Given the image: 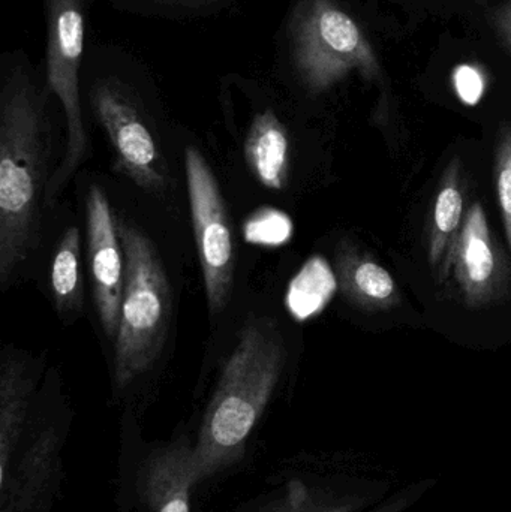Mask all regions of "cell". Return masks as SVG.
Listing matches in <instances>:
<instances>
[{
	"label": "cell",
	"instance_id": "1",
	"mask_svg": "<svg viewBox=\"0 0 511 512\" xmlns=\"http://www.w3.org/2000/svg\"><path fill=\"white\" fill-rule=\"evenodd\" d=\"M42 92L24 63L3 77L0 92V285H11L41 236V200L48 156Z\"/></svg>",
	"mask_w": 511,
	"mask_h": 512
},
{
	"label": "cell",
	"instance_id": "2",
	"mask_svg": "<svg viewBox=\"0 0 511 512\" xmlns=\"http://www.w3.org/2000/svg\"><path fill=\"white\" fill-rule=\"evenodd\" d=\"M285 364L281 333L270 319H249L222 369L192 447L195 483L240 459L272 399Z\"/></svg>",
	"mask_w": 511,
	"mask_h": 512
},
{
	"label": "cell",
	"instance_id": "3",
	"mask_svg": "<svg viewBox=\"0 0 511 512\" xmlns=\"http://www.w3.org/2000/svg\"><path fill=\"white\" fill-rule=\"evenodd\" d=\"M125 252V291L114 342V381L125 390L152 369L170 331L173 298L155 246L134 225L117 219Z\"/></svg>",
	"mask_w": 511,
	"mask_h": 512
},
{
	"label": "cell",
	"instance_id": "4",
	"mask_svg": "<svg viewBox=\"0 0 511 512\" xmlns=\"http://www.w3.org/2000/svg\"><path fill=\"white\" fill-rule=\"evenodd\" d=\"M290 44L294 68L309 92H326L351 72L366 80L380 77L374 48L335 0H302L290 20Z\"/></svg>",
	"mask_w": 511,
	"mask_h": 512
},
{
	"label": "cell",
	"instance_id": "5",
	"mask_svg": "<svg viewBox=\"0 0 511 512\" xmlns=\"http://www.w3.org/2000/svg\"><path fill=\"white\" fill-rule=\"evenodd\" d=\"M86 0H44L47 27V87L57 96L68 128L65 158L47 182L45 204L62 192L87 153L80 102V69L86 38Z\"/></svg>",
	"mask_w": 511,
	"mask_h": 512
},
{
	"label": "cell",
	"instance_id": "6",
	"mask_svg": "<svg viewBox=\"0 0 511 512\" xmlns=\"http://www.w3.org/2000/svg\"><path fill=\"white\" fill-rule=\"evenodd\" d=\"M186 182L195 242L203 270L207 304L213 316L227 307L233 291V230L218 180L195 147L185 153Z\"/></svg>",
	"mask_w": 511,
	"mask_h": 512
},
{
	"label": "cell",
	"instance_id": "7",
	"mask_svg": "<svg viewBox=\"0 0 511 512\" xmlns=\"http://www.w3.org/2000/svg\"><path fill=\"white\" fill-rule=\"evenodd\" d=\"M90 104L113 146L117 170L150 194L165 192L164 158L128 90L114 80L98 81L90 92Z\"/></svg>",
	"mask_w": 511,
	"mask_h": 512
},
{
	"label": "cell",
	"instance_id": "8",
	"mask_svg": "<svg viewBox=\"0 0 511 512\" xmlns=\"http://www.w3.org/2000/svg\"><path fill=\"white\" fill-rule=\"evenodd\" d=\"M86 207L93 298L105 336L116 342L125 291V252L117 219L101 188L92 186L89 189Z\"/></svg>",
	"mask_w": 511,
	"mask_h": 512
},
{
	"label": "cell",
	"instance_id": "9",
	"mask_svg": "<svg viewBox=\"0 0 511 512\" xmlns=\"http://www.w3.org/2000/svg\"><path fill=\"white\" fill-rule=\"evenodd\" d=\"M59 438L54 430L39 433L11 475L0 481L2 512H29L48 490L56 471Z\"/></svg>",
	"mask_w": 511,
	"mask_h": 512
},
{
	"label": "cell",
	"instance_id": "10",
	"mask_svg": "<svg viewBox=\"0 0 511 512\" xmlns=\"http://www.w3.org/2000/svg\"><path fill=\"white\" fill-rule=\"evenodd\" d=\"M143 481L153 512H191L189 492L197 484L192 448L176 444L155 451L144 466Z\"/></svg>",
	"mask_w": 511,
	"mask_h": 512
},
{
	"label": "cell",
	"instance_id": "11",
	"mask_svg": "<svg viewBox=\"0 0 511 512\" xmlns=\"http://www.w3.org/2000/svg\"><path fill=\"white\" fill-rule=\"evenodd\" d=\"M456 277L468 300H486L497 276V259L492 245L488 218L480 204H474L465 218L458 246L455 248Z\"/></svg>",
	"mask_w": 511,
	"mask_h": 512
},
{
	"label": "cell",
	"instance_id": "12",
	"mask_svg": "<svg viewBox=\"0 0 511 512\" xmlns=\"http://www.w3.org/2000/svg\"><path fill=\"white\" fill-rule=\"evenodd\" d=\"M245 159L264 188L284 191L290 173V138L273 111H263L252 120L246 134Z\"/></svg>",
	"mask_w": 511,
	"mask_h": 512
},
{
	"label": "cell",
	"instance_id": "13",
	"mask_svg": "<svg viewBox=\"0 0 511 512\" xmlns=\"http://www.w3.org/2000/svg\"><path fill=\"white\" fill-rule=\"evenodd\" d=\"M32 391L33 376L26 363L17 355H5L0 366V477L8 471L9 457L26 423Z\"/></svg>",
	"mask_w": 511,
	"mask_h": 512
},
{
	"label": "cell",
	"instance_id": "14",
	"mask_svg": "<svg viewBox=\"0 0 511 512\" xmlns=\"http://www.w3.org/2000/svg\"><path fill=\"white\" fill-rule=\"evenodd\" d=\"M338 289V280L326 259L312 256L287 292V309L297 321H308L323 312Z\"/></svg>",
	"mask_w": 511,
	"mask_h": 512
},
{
	"label": "cell",
	"instance_id": "15",
	"mask_svg": "<svg viewBox=\"0 0 511 512\" xmlns=\"http://www.w3.org/2000/svg\"><path fill=\"white\" fill-rule=\"evenodd\" d=\"M51 291L60 315L78 312L83 303L81 283L80 230L69 227L54 254Z\"/></svg>",
	"mask_w": 511,
	"mask_h": 512
},
{
	"label": "cell",
	"instance_id": "16",
	"mask_svg": "<svg viewBox=\"0 0 511 512\" xmlns=\"http://www.w3.org/2000/svg\"><path fill=\"white\" fill-rule=\"evenodd\" d=\"M462 212H464V198L459 189L458 176L456 173L447 174L434 207L431 262L435 267L443 261L449 246L455 249V236L461 225Z\"/></svg>",
	"mask_w": 511,
	"mask_h": 512
},
{
	"label": "cell",
	"instance_id": "17",
	"mask_svg": "<svg viewBox=\"0 0 511 512\" xmlns=\"http://www.w3.org/2000/svg\"><path fill=\"white\" fill-rule=\"evenodd\" d=\"M353 502L332 501L309 489L300 481H293L284 492L260 512H351Z\"/></svg>",
	"mask_w": 511,
	"mask_h": 512
},
{
	"label": "cell",
	"instance_id": "18",
	"mask_svg": "<svg viewBox=\"0 0 511 512\" xmlns=\"http://www.w3.org/2000/svg\"><path fill=\"white\" fill-rule=\"evenodd\" d=\"M293 233L291 219L273 209H261L246 222L245 237L249 243L260 246H281Z\"/></svg>",
	"mask_w": 511,
	"mask_h": 512
},
{
	"label": "cell",
	"instance_id": "19",
	"mask_svg": "<svg viewBox=\"0 0 511 512\" xmlns=\"http://www.w3.org/2000/svg\"><path fill=\"white\" fill-rule=\"evenodd\" d=\"M351 289L369 300H389L395 294L393 277L377 262L362 261L347 273Z\"/></svg>",
	"mask_w": 511,
	"mask_h": 512
},
{
	"label": "cell",
	"instance_id": "20",
	"mask_svg": "<svg viewBox=\"0 0 511 512\" xmlns=\"http://www.w3.org/2000/svg\"><path fill=\"white\" fill-rule=\"evenodd\" d=\"M495 173H497L498 201H500L504 227H506L507 240H509L511 251V129H506L501 134Z\"/></svg>",
	"mask_w": 511,
	"mask_h": 512
},
{
	"label": "cell",
	"instance_id": "21",
	"mask_svg": "<svg viewBox=\"0 0 511 512\" xmlns=\"http://www.w3.org/2000/svg\"><path fill=\"white\" fill-rule=\"evenodd\" d=\"M452 78L456 95L465 105L474 107L482 101L485 95L486 78L477 66L468 65V63L456 66Z\"/></svg>",
	"mask_w": 511,
	"mask_h": 512
},
{
	"label": "cell",
	"instance_id": "22",
	"mask_svg": "<svg viewBox=\"0 0 511 512\" xmlns=\"http://www.w3.org/2000/svg\"><path fill=\"white\" fill-rule=\"evenodd\" d=\"M155 2L162 3V5L174 6V8L182 9H204L216 5L219 0H155Z\"/></svg>",
	"mask_w": 511,
	"mask_h": 512
},
{
	"label": "cell",
	"instance_id": "23",
	"mask_svg": "<svg viewBox=\"0 0 511 512\" xmlns=\"http://www.w3.org/2000/svg\"><path fill=\"white\" fill-rule=\"evenodd\" d=\"M498 27L511 50V3H507L498 15Z\"/></svg>",
	"mask_w": 511,
	"mask_h": 512
}]
</instances>
